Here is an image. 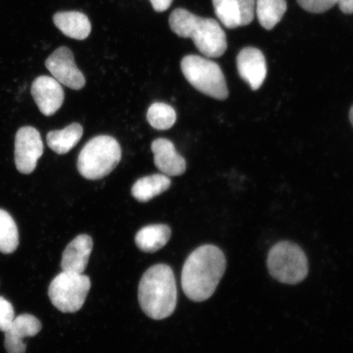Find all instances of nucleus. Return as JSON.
<instances>
[{"label": "nucleus", "instance_id": "nucleus-19", "mask_svg": "<svg viewBox=\"0 0 353 353\" xmlns=\"http://www.w3.org/2000/svg\"><path fill=\"white\" fill-rule=\"evenodd\" d=\"M83 134V127L78 123H74L63 130L48 132L47 143L57 154H64L76 147L81 141Z\"/></svg>", "mask_w": 353, "mask_h": 353}, {"label": "nucleus", "instance_id": "nucleus-5", "mask_svg": "<svg viewBox=\"0 0 353 353\" xmlns=\"http://www.w3.org/2000/svg\"><path fill=\"white\" fill-rule=\"evenodd\" d=\"M267 265L271 276L283 284H299L308 273L305 253L290 241H280L273 245L268 252Z\"/></svg>", "mask_w": 353, "mask_h": 353}, {"label": "nucleus", "instance_id": "nucleus-9", "mask_svg": "<svg viewBox=\"0 0 353 353\" xmlns=\"http://www.w3.org/2000/svg\"><path fill=\"white\" fill-rule=\"evenodd\" d=\"M46 68L50 70L61 85L81 90L85 85V78L79 70L73 52L68 47H60L48 57L46 61Z\"/></svg>", "mask_w": 353, "mask_h": 353}, {"label": "nucleus", "instance_id": "nucleus-26", "mask_svg": "<svg viewBox=\"0 0 353 353\" xmlns=\"http://www.w3.org/2000/svg\"><path fill=\"white\" fill-rule=\"evenodd\" d=\"M339 8L346 14H352L353 13V0H339Z\"/></svg>", "mask_w": 353, "mask_h": 353}, {"label": "nucleus", "instance_id": "nucleus-20", "mask_svg": "<svg viewBox=\"0 0 353 353\" xmlns=\"http://www.w3.org/2000/svg\"><path fill=\"white\" fill-rule=\"evenodd\" d=\"M255 6L259 23L268 30L279 23L287 10L285 0H256Z\"/></svg>", "mask_w": 353, "mask_h": 353}, {"label": "nucleus", "instance_id": "nucleus-10", "mask_svg": "<svg viewBox=\"0 0 353 353\" xmlns=\"http://www.w3.org/2000/svg\"><path fill=\"white\" fill-rule=\"evenodd\" d=\"M215 15L225 28L235 29L252 22L256 0H212Z\"/></svg>", "mask_w": 353, "mask_h": 353}, {"label": "nucleus", "instance_id": "nucleus-18", "mask_svg": "<svg viewBox=\"0 0 353 353\" xmlns=\"http://www.w3.org/2000/svg\"><path fill=\"white\" fill-rule=\"evenodd\" d=\"M170 186L169 176L156 174L139 179L132 186L131 192L137 201L145 203L166 192Z\"/></svg>", "mask_w": 353, "mask_h": 353}, {"label": "nucleus", "instance_id": "nucleus-11", "mask_svg": "<svg viewBox=\"0 0 353 353\" xmlns=\"http://www.w3.org/2000/svg\"><path fill=\"white\" fill-rule=\"evenodd\" d=\"M32 94L41 113L51 117L63 104L65 94L61 83L54 77L42 76L34 79Z\"/></svg>", "mask_w": 353, "mask_h": 353}, {"label": "nucleus", "instance_id": "nucleus-24", "mask_svg": "<svg viewBox=\"0 0 353 353\" xmlns=\"http://www.w3.org/2000/svg\"><path fill=\"white\" fill-rule=\"evenodd\" d=\"M15 319L12 304L3 297H0V331L6 332Z\"/></svg>", "mask_w": 353, "mask_h": 353}, {"label": "nucleus", "instance_id": "nucleus-1", "mask_svg": "<svg viewBox=\"0 0 353 353\" xmlns=\"http://www.w3.org/2000/svg\"><path fill=\"white\" fill-rule=\"evenodd\" d=\"M226 267V257L219 247H199L183 265L182 287L185 294L195 302L209 299L217 289Z\"/></svg>", "mask_w": 353, "mask_h": 353}, {"label": "nucleus", "instance_id": "nucleus-15", "mask_svg": "<svg viewBox=\"0 0 353 353\" xmlns=\"http://www.w3.org/2000/svg\"><path fill=\"white\" fill-rule=\"evenodd\" d=\"M94 242L90 236L82 234L66 246L61 259V268L64 272L83 273L85 271Z\"/></svg>", "mask_w": 353, "mask_h": 353}, {"label": "nucleus", "instance_id": "nucleus-13", "mask_svg": "<svg viewBox=\"0 0 353 353\" xmlns=\"http://www.w3.org/2000/svg\"><path fill=\"white\" fill-rule=\"evenodd\" d=\"M41 329V322L32 315L22 314L15 317L10 327L4 332V347L7 352L25 353L26 345L23 339L35 336Z\"/></svg>", "mask_w": 353, "mask_h": 353}, {"label": "nucleus", "instance_id": "nucleus-2", "mask_svg": "<svg viewBox=\"0 0 353 353\" xmlns=\"http://www.w3.org/2000/svg\"><path fill=\"white\" fill-rule=\"evenodd\" d=\"M178 299L175 276L168 265L157 264L140 281L139 300L145 314L154 320L167 319L175 310Z\"/></svg>", "mask_w": 353, "mask_h": 353}, {"label": "nucleus", "instance_id": "nucleus-27", "mask_svg": "<svg viewBox=\"0 0 353 353\" xmlns=\"http://www.w3.org/2000/svg\"><path fill=\"white\" fill-rule=\"evenodd\" d=\"M350 121L352 123V125L353 126V105L350 110Z\"/></svg>", "mask_w": 353, "mask_h": 353}, {"label": "nucleus", "instance_id": "nucleus-22", "mask_svg": "<svg viewBox=\"0 0 353 353\" xmlns=\"http://www.w3.org/2000/svg\"><path fill=\"white\" fill-rule=\"evenodd\" d=\"M147 118L148 123L157 130H168L176 121L175 110L163 103H154L149 108Z\"/></svg>", "mask_w": 353, "mask_h": 353}, {"label": "nucleus", "instance_id": "nucleus-6", "mask_svg": "<svg viewBox=\"0 0 353 353\" xmlns=\"http://www.w3.org/2000/svg\"><path fill=\"white\" fill-rule=\"evenodd\" d=\"M181 69L187 81L202 94L218 100L228 99L226 79L214 61L198 55H188L181 61Z\"/></svg>", "mask_w": 353, "mask_h": 353}, {"label": "nucleus", "instance_id": "nucleus-23", "mask_svg": "<svg viewBox=\"0 0 353 353\" xmlns=\"http://www.w3.org/2000/svg\"><path fill=\"white\" fill-rule=\"evenodd\" d=\"M300 7L312 13H322L330 10L339 0H297Z\"/></svg>", "mask_w": 353, "mask_h": 353}, {"label": "nucleus", "instance_id": "nucleus-17", "mask_svg": "<svg viewBox=\"0 0 353 353\" xmlns=\"http://www.w3.org/2000/svg\"><path fill=\"white\" fill-rule=\"evenodd\" d=\"M171 237V229L168 225L154 224L144 227L137 233V246L145 253H154L164 247Z\"/></svg>", "mask_w": 353, "mask_h": 353}, {"label": "nucleus", "instance_id": "nucleus-25", "mask_svg": "<svg viewBox=\"0 0 353 353\" xmlns=\"http://www.w3.org/2000/svg\"><path fill=\"white\" fill-rule=\"evenodd\" d=\"M154 10L158 12H165L171 6L173 0H150Z\"/></svg>", "mask_w": 353, "mask_h": 353}, {"label": "nucleus", "instance_id": "nucleus-12", "mask_svg": "<svg viewBox=\"0 0 353 353\" xmlns=\"http://www.w3.org/2000/svg\"><path fill=\"white\" fill-rule=\"evenodd\" d=\"M238 72L251 90H258L267 77L266 59L261 51L253 47L243 48L236 59Z\"/></svg>", "mask_w": 353, "mask_h": 353}, {"label": "nucleus", "instance_id": "nucleus-4", "mask_svg": "<svg viewBox=\"0 0 353 353\" xmlns=\"http://www.w3.org/2000/svg\"><path fill=\"white\" fill-rule=\"evenodd\" d=\"M121 156V148L116 139L108 135L97 136L79 153L78 170L88 180L103 179L116 169Z\"/></svg>", "mask_w": 353, "mask_h": 353}, {"label": "nucleus", "instance_id": "nucleus-16", "mask_svg": "<svg viewBox=\"0 0 353 353\" xmlns=\"http://www.w3.org/2000/svg\"><path fill=\"white\" fill-rule=\"evenodd\" d=\"M52 19L57 28L69 38L83 41L91 32L90 21L81 12H59Z\"/></svg>", "mask_w": 353, "mask_h": 353}, {"label": "nucleus", "instance_id": "nucleus-3", "mask_svg": "<svg viewBox=\"0 0 353 353\" xmlns=\"http://www.w3.org/2000/svg\"><path fill=\"white\" fill-rule=\"evenodd\" d=\"M173 32L182 38L192 39L199 51L208 57H219L228 48L227 37L219 22L176 8L170 17Z\"/></svg>", "mask_w": 353, "mask_h": 353}, {"label": "nucleus", "instance_id": "nucleus-7", "mask_svg": "<svg viewBox=\"0 0 353 353\" xmlns=\"http://www.w3.org/2000/svg\"><path fill=\"white\" fill-rule=\"evenodd\" d=\"M90 288V277L83 273L63 271L48 287V297L61 312H77L85 304Z\"/></svg>", "mask_w": 353, "mask_h": 353}, {"label": "nucleus", "instance_id": "nucleus-21", "mask_svg": "<svg viewBox=\"0 0 353 353\" xmlns=\"http://www.w3.org/2000/svg\"><path fill=\"white\" fill-rule=\"evenodd\" d=\"M19 245V233L14 219L7 211L0 209V252H15Z\"/></svg>", "mask_w": 353, "mask_h": 353}, {"label": "nucleus", "instance_id": "nucleus-14", "mask_svg": "<svg viewBox=\"0 0 353 353\" xmlns=\"http://www.w3.org/2000/svg\"><path fill=\"white\" fill-rule=\"evenodd\" d=\"M154 162L161 173L169 176H180L187 169L186 161L176 151L174 145L169 139H157L152 143Z\"/></svg>", "mask_w": 353, "mask_h": 353}, {"label": "nucleus", "instance_id": "nucleus-8", "mask_svg": "<svg viewBox=\"0 0 353 353\" xmlns=\"http://www.w3.org/2000/svg\"><path fill=\"white\" fill-rule=\"evenodd\" d=\"M43 153V144L39 132L33 127H22L15 139V164L21 174H30L37 168Z\"/></svg>", "mask_w": 353, "mask_h": 353}]
</instances>
